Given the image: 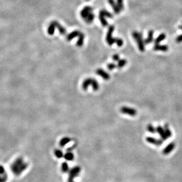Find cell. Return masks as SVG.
Here are the masks:
<instances>
[{
    "instance_id": "1",
    "label": "cell",
    "mask_w": 182,
    "mask_h": 182,
    "mask_svg": "<svg viewBox=\"0 0 182 182\" xmlns=\"http://www.w3.org/2000/svg\"><path fill=\"white\" fill-rule=\"evenodd\" d=\"M28 164L22 157L17 158L11 166V170L13 174L20 176L28 168Z\"/></svg>"
},
{
    "instance_id": "2",
    "label": "cell",
    "mask_w": 182,
    "mask_h": 182,
    "mask_svg": "<svg viewBox=\"0 0 182 182\" xmlns=\"http://www.w3.org/2000/svg\"><path fill=\"white\" fill-rule=\"evenodd\" d=\"M57 28L59 30V33L62 35H65L67 33V30L64 27L61 25L58 21H53L50 23L48 28V33L50 35L54 34L55 28Z\"/></svg>"
},
{
    "instance_id": "3",
    "label": "cell",
    "mask_w": 182,
    "mask_h": 182,
    "mask_svg": "<svg viewBox=\"0 0 182 182\" xmlns=\"http://www.w3.org/2000/svg\"><path fill=\"white\" fill-rule=\"evenodd\" d=\"M133 37L135 40L136 42L138 45V48L141 52H144L145 50L144 47V41L143 39V34L142 33H139L138 31H134L132 33Z\"/></svg>"
},
{
    "instance_id": "4",
    "label": "cell",
    "mask_w": 182,
    "mask_h": 182,
    "mask_svg": "<svg viewBox=\"0 0 182 182\" xmlns=\"http://www.w3.org/2000/svg\"><path fill=\"white\" fill-rule=\"evenodd\" d=\"M89 85L92 86L93 90L94 91H97L99 88V84L97 81L92 78H88L84 81L82 85V88L84 90H87Z\"/></svg>"
},
{
    "instance_id": "5",
    "label": "cell",
    "mask_w": 182,
    "mask_h": 182,
    "mask_svg": "<svg viewBox=\"0 0 182 182\" xmlns=\"http://www.w3.org/2000/svg\"><path fill=\"white\" fill-rule=\"evenodd\" d=\"M114 25H110L108 27V30L106 35V42H107L108 45H111L113 44L117 43V41H118L119 38H113V33L114 30Z\"/></svg>"
},
{
    "instance_id": "6",
    "label": "cell",
    "mask_w": 182,
    "mask_h": 182,
    "mask_svg": "<svg viewBox=\"0 0 182 182\" xmlns=\"http://www.w3.org/2000/svg\"><path fill=\"white\" fill-rule=\"evenodd\" d=\"M81 169L78 166H76L73 167L70 170L69 172V176H68V182H74V180L80 173Z\"/></svg>"
},
{
    "instance_id": "7",
    "label": "cell",
    "mask_w": 182,
    "mask_h": 182,
    "mask_svg": "<svg viewBox=\"0 0 182 182\" xmlns=\"http://www.w3.org/2000/svg\"><path fill=\"white\" fill-rule=\"evenodd\" d=\"M121 113L123 114H127L131 116H135L137 114V110L133 108H130L128 107L123 106L120 108Z\"/></svg>"
},
{
    "instance_id": "8",
    "label": "cell",
    "mask_w": 182,
    "mask_h": 182,
    "mask_svg": "<svg viewBox=\"0 0 182 182\" xmlns=\"http://www.w3.org/2000/svg\"><path fill=\"white\" fill-rule=\"evenodd\" d=\"M92 7H89V6H87V7H85L84 8L82 9L81 11V17L84 20H85L87 17L89 16L90 14L92 13Z\"/></svg>"
},
{
    "instance_id": "9",
    "label": "cell",
    "mask_w": 182,
    "mask_h": 182,
    "mask_svg": "<svg viewBox=\"0 0 182 182\" xmlns=\"http://www.w3.org/2000/svg\"><path fill=\"white\" fill-rule=\"evenodd\" d=\"M146 141L148 143L153 144L157 146H161L162 144H163V140H159V139H157L152 137H147Z\"/></svg>"
},
{
    "instance_id": "10",
    "label": "cell",
    "mask_w": 182,
    "mask_h": 182,
    "mask_svg": "<svg viewBox=\"0 0 182 182\" xmlns=\"http://www.w3.org/2000/svg\"><path fill=\"white\" fill-rule=\"evenodd\" d=\"M175 146H176L175 143L172 142V143H169V144L163 149L162 153H163V154H164V155H167V154L170 153L173 150L174 148H175Z\"/></svg>"
},
{
    "instance_id": "11",
    "label": "cell",
    "mask_w": 182,
    "mask_h": 182,
    "mask_svg": "<svg viewBox=\"0 0 182 182\" xmlns=\"http://www.w3.org/2000/svg\"><path fill=\"white\" fill-rule=\"evenodd\" d=\"M96 74L100 76V77H101L105 80H108L110 79V77L108 73L105 72L104 70L101 69V68H99V69L96 70Z\"/></svg>"
},
{
    "instance_id": "12",
    "label": "cell",
    "mask_w": 182,
    "mask_h": 182,
    "mask_svg": "<svg viewBox=\"0 0 182 182\" xmlns=\"http://www.w3.org/2000/svg\"><path fill=\"white\" fill-rule=\"evenodd\" d=\"M8 176L5 172V168L0 166V182H5L7 181Z\"/></svg>"
},
{
    "instance_id": "13",
    "label": "cell",
    "mask_w": 182,
    "mask_h": 182,
    "mask_svg": "<svg viewBox=\"0 0 182 182\" xmlns=\"http://www.w3.org/2000/svg\"><path fill=\"white\" fill-rule=\"evenodd\" d=\"M156 131H157V132L159 134V135H160L162 140H167V139L168 137H167L164 128L162 127L161 126H158L156 128Z\"/></svg>"
},
{
    "instance_id": "14",
    "label": "cell",
    "mask_w": 182,
    "mask_h": 182,
    "mask_svg": "<svg viewBox=\"0 0 182 182\" xmlns=\"http://www.w3.org/2000/svg\"><path fill=\"white\" fill-rule=\"evenodd\" d=\"M108 2H109L110 5L111 6V7L113 8V10L114 11V13H115L116 14H119L121 10H120V8H119L117 3L114 1V0H108Z\"/></svg>"
},
{
    "instance_id": "15",
    "label": "cell",
    "mask_w": 182,
    "mask_h": 182,
    "mask_svg": "<svg viewBox=\"0 0 182 182\" xmlns=\"http://www.w3.org/2000/svg\"><path fill=\"white\" fill-rule=\"evenodd\" d=\"M153 50L155 51H162L166 52L169 50V47L167 45H160V44H154Z\"/></svg>"
},
{
    "instance_id": "16",
    "label": "cell",
    "mask_w": 182,
    "mask_h": 182,
    "mask_svg": "<svg viewBox=\"0 0 182 182\" xmlns=\"http://www.w3.org/2000/svg\"><path fill=\"white\" fill-rule=\"evenodd\" d=\"M80 33H81V32L79 31H77V30H76V31H73L72 33L69 34L67 36V37H66L67 40L70 41H71V40H73V39H74V38L77 37H79Z\"/></svg>"
},
{
    "instance_id": "17",
    "label": "cell",
    "mask_w": 182,
    "mask_h": 182,
    "mask_svg": "<svg viewBox=\"0 0 182 182\" xmlns=\"http://www.w3.org/2000/svg\"><path fill=\"white\" fill-rule=\"evenodd\" d=\"M153 30H150L149 33H148L147 38L145 40H144L145 44H149L152 42L153 40Z\"/></svg>"
},
{
    "instance_id": "18",
    "label": "cell",
    "mask_w": 182,
    "mask_h": 182,
    "mask_svg": "<svg viewBox=\"0 0 182 182\" xmlns=\"http://www.w3.org/2000/svg\"><path fill=\"white\" fill-rule=\"evenodd\" d=\"M166 36L164 33H162L160 34L159 36L157 37L155 41H154V44H160V42L162 41L163 40L166 39Z\"/></svg>"
},
{
    "instance_id": "19",
    "label": "cell",
    "mask_w": 182,
    "mask_h": 182,
    "mask_svg": "<svg viewBox=\"0 0 182 182\" xmlns=\"http://www.w3.org/2000/svg\"><path fill=\"white\" fill-rule=\"evenodd\" d=\"M84 38H85L84 34L81 32L80 34V36L79 37V40H78L77 42V45L78 47H81L82 45H83Z\"/></svg>"
},
{
    "instance_id": "20",
    "label": "cell",
    "mask_w": 182,
    "mask_h": 182,
    "mask_svg": "<svg viewBox=\"0 0 182 182\" xmlns=\"http://www.w3.org/2000/svg\"><path fill=\"white\" fill-rule=\"evenodd\" d=\"M70 141H71V139L69 137H64L60 142V146L63 147L65 146V145H67L68 143H70Z\"/></svg>"
},
{
    "instance_id": "21",
    "label": "cell",
    "mask_w": 182,
    "mask_h": 182,
    "mask_svg": "<svg viewBox=\"0 0 182 182\" xmlns=\"http://www.w3.org/2000/svg\"><path fill=\"white\" fill-rule=\"evenodd\" d=\"M99 20H100V22H101V24L102 25L107 26L108 25L107 21L105 19V16H104L103 14H101V13H99Z\"/></svg>"
},
{
    "instance_id": "22",
    "label": "cell",
    "mask_w": 182,
    "mask_h": 182,
    "mask_svg": "<svg viewBox=\"0 0 182 182\" xmlns=\"http://www.w3.org/2000/svg\"><path fill=\"white\" fill-rule=\"evenodd\" d=\"M74 156L71 151H68L64 155V158L68 161H72L74 159Z\"/></svg>"
},
{
    "instance_id": "23",
    "label": "cell",
    "mask_w": 182,
    "mask_h": 182,
    "mask_svg": "<svg viewBox=\"0 0 182 182\" xmlns=\"http://www.w3.org/2000/svg\"><path fill=\"white\" fill-rule=\"evenodd\" d=\"M164 129L165 133H166L167 137L168 138H170V137H171V136H172V131H171L170 129L169 125H168L167 124H164Z\"/></svg>"
},
{
    "instance_id": "24",
    "label": "cell",
    "mask_w": 182,
    "mask_h": 182,
    "mask_svg": "<svg viewBox=\"0 0 182 182\" xmlns=\"http://www.w3.org/2000/svg\"><path fill=\"white\" fill-rule=\"evenodd\" d=\"M94 17H95V15H94L93 13H91L89 16L85 18L84 20L87 24H91L94 20Z\"/></svg>"
},
{
    "instance_id": "25",
    "label": "cell",
    "mask_w": 182,
    "mask_h": 182,
    "mask_svg": "<svg viewBox=\"0 0 182 182\" xmlns=\"http://www.w3.org/2000/svg\"><path fill=\"white\" fill-rule=\"evenodd\" d=\"M127 63V61L125 59H120L118 61V64H117V67H118L119 68H123V67L125 66V65Z\"/></svg>"
},
{
    "instance_id": "26",
    "label": "cell",
    "mask_w": 182,
    "mask_h": 182,
    "mask_svg": "<svg viewBox=\"0 0 182 182\" xmlns=\"http://www.w3.org/2000/svg\"><path fill=\"white\" fill-rule=\"evenodd\" d=\"M61 167V170L62 172L67 173L69 171V166H68V163H66V162L62 163Z\"/></svg>"
},
{
    "instance_id": "27",
    "label": "cell",
    "mask_w": 182,
    "mask_h": 182,
    "mask_svg": "<svg viewBox=\"0 0 182 182\" xmlns=\"http://www.w3.org/2000/svg\"><path fill=\"white\" fill-rule=\"evenodd\" d=\"M54 154L55 156L57 157V158H61L63 157V153L61 150L60 149H56L54 151Z\"/></svg>"
},
{
    "instance_id": "28",
    "label": "cell",
    "mask_w": 182,
    "mask_h": 182,
    "mask_svg": "<svg viewBox=\"0 0 182 182\" xmlns=\"http://www.w3.org/2000/svg\"><path fill=\"white\" fill-rule=\"evenodd\" d=\"M147 129L149 132L151 133H155L157 132L156 131V128H155L151 124H149L147 127Z\"/></svg>"
},
{
    "instance_id": "29",
    "label": "cell",
    "mask_w": 182,
    "mask_h": 182,
    "mask_svg": "<svg viewBox=\"0 0 182 182\" xmlns=\"http://www.w3.org/2000/svg\"><path fill=\"white\" fill-rule=\"evenodd\" d=\"M117 4L118 5L119 8H120V10L121 11H123L124 10V2H123V0H117Z\"/></svg>"
},
{
    "instance_id": "30",
    "label": "cell",
    "mask_w": 182,
    "mask_h": 182,
    "mask_svg": "<svg viewBox=\"0 0 182 182\" xmlns=\"http://www.w3.org/2000/svg\"><path fill=\"white\" fill-rule=\"evenodd\" d=\"M179 28L180 30H182V25H180L179 27ZM176 42H177V43L182 42V34L180 35L179 36L177 37L176 38Z\"/></svg>"
},
{
    "instance_id": "31",
    "label": "cell",
    "mask_w": 182,
    "mask_h": 182,
    "mask_svg": "<svg viewBox=\"0 0 182 182\" xmlns=\"http://www.w3.org/2000/svg\"><path fill=\"white\" fill-rule=\"evenodd\" d=\"M116 67V65L114 63H110L107 65V68L109 70H113Z\"/></svg>"
},
{
    "instance_id": "32",
    "label": "cell",
    "mask_w": 182,
    "mask_h": 182,
    "mask_svg": "<svg viewBox=\"0 0 182 182\" xmlns=\"http://www.w3.org/2000/svg\"><path fill=\"white\" fill-rule=\"evenodd\" d=\"M113 60L114 61H118L120 60V56H119V55L118 54H114L112 57Z\"/></svg>"
},
{
    "instance_id": "33",
    "label": "cell",
    "mask_w": 182,
    "mask_h": 182,
    "mask_svg": "<svg viewBox=\"0 0 182 182\" xmlns=\"http://www.w3.org/2000/svg\"><path fill=\"white\" fill-rule=\"evenodd\" d=\"M86 1H89V0H86Z\"/></svg>"
}]
</instances>
